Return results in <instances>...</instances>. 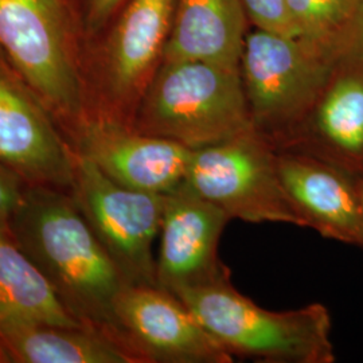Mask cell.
<instances>
[{
  "mask_svg": "<svg viewBox=\"0 0 363 363\" xmlns=\"http://www.w3.org/2000/svg\"><path fill=\"white\" fill-rule=\"evenodd\" d=\"M175 295L233 357L279 363L337 361L331 316L320 303L269 311L240 294L229 277L183 288Z\"/></svg>",
  "mask_w": 363,
  "mask_h": 363,
  "instance_id": "cell-5",
  "label": "cell"
},
{
  "mask_svg": "<svg viewBox=\"0 0 363 363\" xmlns=\"http://www.w3.org/2000/svg\"><path fill=\"white\" fill-rule=\"evenodd\" d=\"M27 186L22 178L0 164V223H7Z\"/></svg>",
  "mask_w": 363,
  "mask_h": 363,
  "instance_id": "cell-22",
  "label": "cell"
},
{
  "mask_svg": "<svg viewBox=\"0 0 363 363\" xmlns=\"http://www.w3.org/2000/svg\"><path fill=\"white\" fill-rule=\"evenodd\" d=\"M345 64L350 70L337 74L335 67L308 117L310 143L296 151L363 175V65Z\"/></svg>",
  "mask_w": 363,
  "mask_h": 363,
  "instance_id": "cell-15",
  "label": "cell"
},
{
  "mask_svg": "<svg viewBox=\"0 0 363 363\" xmlns=\"http://www.w3.org/2000/svg\"><path fill=\"white\" fill-rule=\"evenodd\" d=\"M359 194H361V202H362V211H363V175L359 177Z\"/></svg>",
  "mask_w": 363,
  "mask_h": 363,
  "instance_id": "cell-23",
  "label": "cell"
},
{
  "mask_svg": "<svg viewBox=\"0 0 363 363\" xmlns=\"http://www.w3.org/2000/svg\"><path fill=\"white\" fill-rule=\"evenodd\" d=\"M247 15L241 0H175L163 61L241 66Z\"/></svg>",
  "mask_w": 363,
  "mask_h": 363,
  "instance_id": "cell-14",
  "label": "cell"
},
{
  "mask_svg": "<svg viewBox=\"0 0 363 363\" xmlns=\"http://www.w3.org/2000/svg\"><path fill=\"white\" fill-rule=\"evenodd\" d=\"M337 62L294 35L256 27L247 34L241 77L255 130L276 151L294 142Z\"/></svg>",
  "mask_w": 363,
  "mask_h": 363,
  "instance_id": "cell-6",
  "label": "cell"
},
{
  "mask_svg": "<svg viewBox=\"0 0 363 363\" xmlns=\"http://www.w3.org/2000/svg\"><path fill=\"white\" fill-rule=\"evenodd\" d=\"M69 193L127 284L157 286L154 242L160 233L164 194L121 186L77 151Z\"/></svg>",
  "mask_w": 363,
  "mask_h": 363,
  "instance_id": "cell-8",
  "label": "cell"
},
{
  "mask_svg": "<svg viewBox=\"0 0 363 363\" xmlns=\"http://www.w3.org/2000/svg\"><path fill=\"white\" fill-rule=\"evenodd\" d=\"M184 182L230 220L306 228L281 181L277 151L256 130L193 151Z\"/></svg>",
  "mask_w": 363,
  "mask_h": 363,
  "instance_id": "cell-7",
  "label": "cell"
},
{
  "mask_svg": "<svg viewBox=\"0 0 363 363\" xmlns=\"http://www.w3.org/2000/svg\"><path fill=\"white\" fill-rule=\"evenodd\" d=\"M334 57L339 62L363 65V0H358L349 25L334 45Z\"/></svg>",
  "mask_w": 363,
  "mask_h": 363,
  "instance_id": "cell-21",
  "label": "cell"
},
{
  "mask_svg": "<svg viewBox=\"0 0 363 363\" xmlns=\"http://www.w3.org/2000/svg\"><path fill=\"white\" fill-rule=\"evenodd\" d=\"M228 214L194 191L186 182L164 194L160 245L156 257L157 286L172 294L229 277L218 245Z\"/></svg>",
  "mask_w": 363,
  "mask_h": 363,
  "instance_id": "cell-11",
  "label": "cell"
},
{
  "mask_svg": "<svg viewBox=\"0 0 363 363\" xmlns=\"http://www.w3.org/2000/svg\"><path fill=\"white\" fill-rule=\"evenodd\" d=\"M0 345L7 362L139 363L117 339L89 325L0 320Z\"/></svg>",
  "mask_w": 363,
  "mask_h": 363,
  "instance_id": "cell-16",
  "label": "cell"
},
{
  "mask_svg": "<svg viewBox=\"0 0 363 363\" xmlns=\"http://www.w3.org/2000/svg\"><path fill=\"white\" fill-rule=\"evenodd\" d=\"M175 0H127L96 35L82 40L84 121L132 128L162 64Z\"/></svg>",
  "mask_w": 363,
  "mask_h": 363,
  "instance_id": "cell-2",
  "label": "cell"
},
{
  "mask_svg": "<svg viewBox=\"0 0 363 363\" xmlns=\"http://www.w3.org/2000/svg\"><path fill=\"white\" fill-rule=\"evenodd\" d=\"M132 128L191 151L256 130L241 69L203 61H163Z\"/></svg>",
  "mask_w": 363,
  "mask_h": 363,
  "instance_id": "cell-3",
  "label": "cell"
},
{
  "mask_svg": "<svg viewBox=\"0 0 363 363\" xmlns=\"http://www.w3.org/2000/svg\"><path fill=\"white\" fill-rule=\"evenodd\" d=\"M286 4L298 38L335 60L334 45L349 25L358 0H286Z\"/></svg>",
  "mask_w": 363,
  "mask_h": 363,
  "instance_id": "cell-18",
  "label": "cell"
},
{
  "mask_svg": "<svg viewBox=\"0 0 363 363\" xmlns=\"http://www.w3.org/2000/svg\"><path fill=\"white\" fill-rule=\"evenodd\" d=\"M277 166L306 228L325 238L363 247L361 175L296 150L277 151Z\"/></svg>",
  "mask_w": 363,
  "mask_h": 363,
  "instance_id": "cell-13",
  "label": "cell"
},
{
  "mask_svg": "<svg viewBox=\"0 0 363 363\" xmlns=\"http://www.w3.org/2000/svg\"><path fill=\"white\" fill-rule=\"evenodd\" d=\"M121 337L140 363H232L233 355L169 289L127 284L115 303Z\"/></svg>",
  "mask_w": 363,
  "mask_h": 363,
  "instance_id": "cell-10",
  "label": "cell"
},
{
  "mask_svg": "<svg viewBox=\"0 0 363 363\" xmlns=\"http://www.w3.org/2000/svg\"><path fill=\"white\" fill-rule=\"evenodd\" d=\"M7 362V358H6V354L1 349V345H0V363Z\"/></svg>",
  "mask_w": 363,
  "mask_h": 363,
  "instance_id": "cell-24",
  "label": "cell"
},
{
  "mask_svg": "<svg viewBox=\"0 0 363 363\" xmlns=\"http://www.w3.org/2000/svg\"><path fill=\"white\" fill-rule=\"evenodd\" d=\"M127 0H69L81 27L82 40L99 34Z\"/></svg>",
  "mask_w": 363,
  "mask_h": 363,
  "instance_id": "cell-19",
  "label": "cell"
},
{
  "mask_svg": "<svg viewBox=\"0 0 363 363\" xmlns=\"http://www.w3.org/2000/svg\"><path fill=\"white\" fill-rule=\"evenodd\" d=\"M0 320L85 325L66 310L43 273L16 244L7 223H0Z\"/></svg>",
  "mask_w": 363,
  "mask_h": 363,
  "instance_id": "cell-17",
  "label": "cell"
},
{
  "mask_svg": "<svg viewBox=\"0 0 363 363\" xmlns=\"http://www.w3.org/2000/svg\"><path fill=\"white\" fill-rule=\"evenodd\" d=\"M0 164L28 186L70 191L74 150L52 112L0 52Z\"/></svg>",
  "mask_w": 363,
  "mask_h": 363,
  "instance_id": "cell-9",
  "label": "cell"
},
{
  "mask_svg": "<svg viewBox=\"0 0 363 363\" xmlns=\"http://www.w3.org/2000/svg\"><path fill=\"white\" fill-rule=\"evenodd\" d=\"M82 33L69 0H0V52L66 139L84 121Z\"/></svg>",
  "mask_w": 363,
  "mask_h": 363,
  "instance_id": "cell-4",
  "label": "cell"
},
{
  "mask_svg": "<svg viewBox=\"0 0 363 363\" xmlns=\"http://www.w3.org/2000/svg\"><path fill=\"white\" fill-rule=\"evenodd\" d=\"M69 143L112 181L154 194H167L184 182L193 154L169 139L99 121H84Z\"/></svg>",
  "mask_w": 363,
  "mask_h": 363,
  "instance_id": "cell-12",
  "label": "cell"
},
{
  "mask_svg": "<svg viewBox=\"0 0 363 363\" xmlns=\"http://www.w3.org/2000/svg\"><path fill=\"white\" fill-rule=\"evenodd\" d=\"M255 26L298 37L286 10V0H241Z\"/></svg>",
  "mask_w": 363,
  "mask_h": 363,
  "instance_id": "cell-20",
  "label": "cell"
},
{
  "mask_svg": "<svg viewBox=\"0 0 363 363\" xmlns=\"http://www.w3.org/2000/svg\"><path fill=\"white\" fill-rule=\"evenodd\" d=\"M7 226L66 310L82 325L104 331L130 350L115 316L117 296L127 281L72 194L27 186Z\"/></svg>",
  "mask_w": 363,
  "mask_h": 363,
  "instance_id": "cell-1",
  "label": "cell"
}]
</instances>
